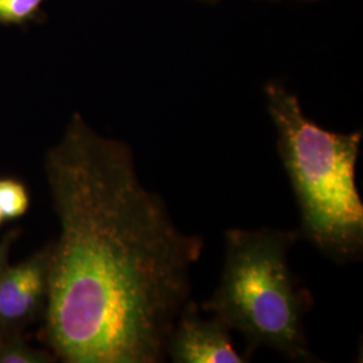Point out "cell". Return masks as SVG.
I'll return each mask as SVG.
<instances>
[{
	"label": "cell",
	"instance_id": "cell-1",
	"mask_svg": "<svg viewBox=\"0 0 363 363\" xmlns=\"http://www.w3.org/2000/svg\"><path fill=\"white\" fill-rule=\"evenodd\" d=\"M61 233L49 255L42 337L66 363H159L203 238L179 230L139 181L128 144L79 113L45 157Z\"/></svg>",
	"mask_w": 363,
	"mask_h": 363
},
{
	"label": "cell",
	"instance_id": "cell-2",
	"mask_svg": "<svg viewBox=\"0 0 363 363\" xmlns=\"http://www.w3.org/2000/svg\"><path fill=\"white\" fill-rule=\"evenodd\" d=\"M277 150L300 210L301 235L337 262L361 259L363 205L355 169L362 130L339 133L316 124L283 81L264 86Z\"/></svg>",
	"mask_w": 363,
	"mask_h": 363
},
{
	"label": "cell",
	"instance_id": "cell-3",
	"mask_svg": "<svg viewBox=\"0 0 363 363\" xmlns=\"http://www.w3.org/2000/svg\"><path fill=\"white\" fill-rule=\"evenodd\" d=\"M300 230L230 229L220 284L202 311L213 313L247 340L245 357L269 347L295 362H316L306 337L304 318L311 292L288 264Z\"/></svg>",
	"mask_w": 363,
	"mask_h": 363
},
{
	"label": "cell",
	"instance_id": "cell-4",
	"mask_svg": "<svg viewBox=\"0 0 363 363\" xmlns=\"http://www.w3.org/2000/svg\"><path fill=\"white\" fill-rule=\"evenodd\" d=\"M48 245L0 274V335L22 333L43 313L49 291Z\"/></svg>",
	"mask_w": 363,
	"mask_h": 363
},
{
	"label": "cell",
	"instance_id": "cell-5",
	"mask_svg": "<svg viewBox=\"0 0 363 363\" xmlns=\"http://www.w3.org/2000/svg\"><path fill=\"white\" fill-rule=\"evenodd\" d=\"M167 343V358L175 363H244L234 349L230 328L220 318L203 319L198 306L187 300L182 307Z\"/></svg>",
	"mask_w": 363,
	"mask_h": 363
},
{
	"label": "cell",
	"instance_id": "cell-6",
	"mask_svg": "<svg viewBox=\"0 0 363 363\" xmlns=\"http://www.w3.org/2000/svg\"><path fill=\"white\" fill-rule=\"evenodd\" d=\"M52 351L30 346L21 333L0 335V363H52Z\"/></svg>",
	"mask_w": 363,
	"mask_h": 363
},
{
	"label": "cell",
	"instance_id": "cell-7",
	"mask_svg": "<svg viewBox=\"0 0 363 363\" xmlns=\"http://www.w3.org/2000/svg\"><path fill=\"white\" fill-rule=\"evenodd\" d=\"M30 199L23 183L3 178L0 179V214L3 220H15L26 214Z\"/></svg>",
	"mask_w": 363,
	"mask_h": 363
},
{
	"label": "cell",
	"instance_id": "cell-8",
	"mask_svg": "<svg viewBox=\"0 0 363 363\" xmlns=\"http://www.w3.org/2000/svg\"><path fill=\"white\" fill-rule=\"evenodd\" d=\"M45 0H0V25L22 26L40 16Z\"/></svg>",
	"mask_w": 363,
	"mask_h": 363
},
{
	"label": "cell",
	"instance_id": "cell-9",
	"mask_svg": "<svg viewBox=\"0 0 363 363\" xmlns=\"http://www.w3.org/2000/svg\"><path fill=\"white\" fill-rule=\"evenodd\" d=\"M18 235H19V230L13 229V230H10L9 233L4 234V237L0 241V274L3 272L4 267L9 264V261H7L9 255H10L11 247H13L15 240L18 238Z\"/></svg>",
	"mask_w": 363,
	"mask_h": 363
},
{
	"label": "cell",
	"instance_id": "cell-10",
	"mask_svg": "<svg viewBox=\"0 0 363 363\" xmlns=\"http://www.w3.org/2000/svg\"><path fill=\"white\" fill-rule=\"evenodd\" d=\"M199 1H205V3H220V0H199ZM267 1H284V0H267ZM291 1H301V3H308V1H318V0H291Z\"/></svg>",
	"mask_w": 363,
	"mask_h": 363
},
{
	"label": "cell",
	"instance_id": "cell-11",
	"mask_svg": "<svg viewBox=\"0 0 363 363\" xmlns=\"http://www.w3.org/2000/svg\"><path fill=\"white\" fill-rule=\"evenodd\" d=\"M3 217H1V214H0V226H1V223H3Z\"/></svg>",
	"mask_w": 363,
	"mask_h": 363
}]
</instances>
